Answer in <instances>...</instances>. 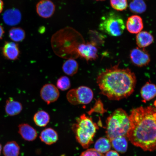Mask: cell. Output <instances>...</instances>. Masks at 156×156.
Returning a JSON list of instances; mask_svg holds the SVG:
<instances>
[{
	"label": "cell",
	"instance_id": "1",
	"mask_svg": "<svg viewBox=\"0 0 156 156\" xmlns=\"http://www.w3.org/2000/svg\"><path fill=\"white\" fill-rule=\"evenodd\" d=\"M129 117L130 127L126 137L144 151L156 150V107H137L131 111Z\"/></svg>",
	"mask_w": 156,
	"mask_h": 156
},
{
	"label": "cell",
	"instance_id": "2",
	"mask_svg": "<svg viewBox=\"0 0 156 156\" xmlns=\"http://www.w3.org/2000/svg\"><path fill=\"white\" fill-rule=\"evenodd\" d=\"M97 83L102 94L110 100L119 101L129 97L133 93L136 78L131 70L122 69L117 65L99 74Z\"/></svg>",
	"mask_w": 156,
	"mask_h": 156
},
{
	"label": "cell",
	"instance_id": "3",
	"mask_svg": "<svg viewBox=\"0 0 156 156\" xmlns=\"http://www.w3.org/2000/svg\"><path fill=\"white\" fill-rule=\"evenodd\" d=\"M98 126L92 119L83 114L78 118L72 129L77 141L84 149H87L93 143Z\"/></svg>",
	"mask_w": 156,
	"mask_h": 156
},
{
	"label": "cell",
	"instance_id": "4",
	"mask_svg": "<svg viewBox=\"0 0 156 156\" xmlns=\"http://www.w3.org/2000/svg\"><path fill=\"white\" fill-rule=\"evenodd\" d=\"M106 122V134L110 141L118 136L126 137L130 127V121L125 111L121 108L117 109L107 118Z\"/></svg>",
	"mask_w": 156,
	"mask_h": 156
},
{
	"label": "cell",
	"instance_id": "5",
	"mask_svg": "<svg viewBox=\"0 0 156 156\" xmlns=\"http://www.w3.org/2000/svg\"><path fill=\"white\" fill-rule=\"evenodd\" d=\"M125 26L124 20L120 15L111 12L102 17L99 28L110 36L118 37L123 33Z\"/></svg>",
	"mask_w": 156,
	"mask_h": 156
},
{
	"label": "cell",
	"instance_id": "6",
	"mask_svg": "<svg viewBox=\"0 0 156 156\" xmlns=\"http://www.w3.org/2000/svg\"><path fill=\"white\" fill-rule=\"evenodd\" d=\"M93 91L88 87L81 86L68 91L67 94L68 101L72 105H87L92 101Z\"/></svg>",
	"mask_w": 156,
	"mask_h": 156
},
{
	"label": "cell",
	"instance_id": "7",
	"mask_svg": "<svg viewBox=\"0 0 156 156\" xmlns=\"http://www.w3.org/2000/svg\"><path fill=\"white\" fill-rule=\"evenodd\" d=\"M77 52L78 56L87 61L94 60L98 57V47L90 42L81 43L78 46Z\"/></svg>",
	"mask_w": 156,
	"mask_h": 156
},
{
	"label": "cell",
	"instance_id": "8",
	"mask_svg": "<svg viewBox=\"0 0 156 156\" xmlns=\"http://www.w3.org/2000/svg\"><path fill=\"white\" fill-rule=\"evenodd\" d=\"M130 60L133 64L138 67L147 66L151 62L149 52L144 48H136L130 51Z\"/></svg>",
	"mask_w": 156,
	"mask_h": 156
},
{
	"label": "cell",
	"instance_id": "9",
	"mask_svg": "<svg viewBox=\"0 0 156 156\" xmlns=\"http://www.w3.org/2000/svg\"><path fill=\"white\" fill-rule=\"evenodd\" d=\"M59 96L60 93L58 89L52 84H46L41 90V98L48 105L55 102L58 100Z\"/></svg>",
	"mask_w": 156,
	"mask_h": 156
},
{
	"label": "cell",
	"instance_id": "10",
	"mask_svg": "<svg viewBox=\"0 0 156 156\" xmlns=\"http://www.w3.org/2000/svg\"><path fill=\"white\" fill-rule=\"evenodd\" d=\"M37 14L44 18H48L52 16L55 11V6L50 0H41L36 5Z\"/></svg>",
	"mask_w": 156,
	"mask_h": 156
},
{
	"label": "cell",
	"instance_id": "11",
	"mask_svg": "<svg viewBox=\"0 0 156 156\" xmlns=\"http://www.w3.org/2000/svg\"><path fill=\"white\" fill-rule=\"evenodd\" d=\"M126 27L130 34H138L141 32L144 28L143 20L139 16L132 15L127 20Z\"/></svg>",
	"mask_w": 156,
	"mask_h": 156
},
{
	"label": "cell",
	"instance_id": "12",
	"mask_svg": "<svg viewBox=\"0 0 156 156\" xmlns=\"http://www.w3.org/2000/svg\"><path fill=\"white\" fill-rule=\"evenodd\" d=\"M2 52L6 58L11 60L17 59L20 54L18 45L14 42H5L3 48Z\"/></svg>",
	"mask_w": 156,
	"mask_h": 156
},
{
	"label": "cell",
	"instance_id": "13",
	"mask_svg": "<svg viewBox=\"0 0 156 156\" xmlns=\"http://www.w3.org/2000/svg\"><path fill=\"white\" fill-rule=\"evenodd\" d=\"M21 15L20 11L16 9H11L5 12L3 16V21L5 24L14 26L20 23Z\"/></svg>",
	"mask_w": 156,
	"mask_h": 156
},
{
	"label": "cell",
	"instance_id": "14",
	"mask_svg": "<svg viewBox=\"0 0 156 156\" xmlns=\"http://www.w3.org/2000/svg\"><path fill=\"white\" fill-rule=\"evenodd\" d=\"M18 127L19 133L25 141H34L37 136L36 130L28 124H20Z\"/></svg>",
	"mask_w": 156,
	"mask_h": 156
},
{
	"label": "cell",
	"instance_id": "15",
	"mask_svg": "<svg viewBox=\"0 0 156 156\" xmlns=\"http://www.w3.org/2000/svg\"><path fill=\"white\" fill-rule=\"evenodd\" d=\"M140 93L142 102H148L156 97V86L153 83L147 82L141 88Z\"/></svg>",
	"mask_w": 156,
	"mask_h": 156
},
{
	"label": "cell",
	"instance_id": "16",
	"mask_svg": "<svg viewBox=\"0 0 156 156\" xmlns=\"http://www.w3.org/2000/svg\"><path fill=\"white\" fill-rule=\"evenodd\" d=\"M40 139L42 142L48 145L56 143L58 140L57 132L52 128H47L41 132Z\"/></svg>",
	"mask_w": 156,
	"mask_h": 156
},
{
	"label": "cell",
	"instance_id": "17",
	"mask_svg": "<svg viewBox=\"0 0 156 156\" xmlns=\"http://www.w3.org/2000/svg\"><path fill=\"white\" fill-rule=\"evenodd\" d=\"M23 110L22 104L20 102L9 98L6 101L5 112L10 116H14L18 115Z\"/></svg>",
	"mask_w": 156,
	"mask_h": 156
},
{
	"label": "cell",
	"instance_id": "18",
	"mask_svg": "<svg viewBox=\"0 0 156 156\" xmlns=\"http://www.w3.org/2000/svg\"><path fill=\"white\" fill-rule=\"evenodd\" d=\"M154 41L153 35L147 31H142L136 36V44L140 48L147 47L153 43Z\"/></svg>",
	"mask_w": 156,
	"mask_h": 156
},
{
	"label": "cell",
	"instance_id": "19",
	"mask_svg": "<svg viewBox=\"0 0 156 156\" xmlns=\"http://www.w3.org/2000/svg\"><path fill=\"white\" fill-rule=\"evenodd\" d=\"M126 137L118 136L111 140V145L116 151L120 153H126L128 148V142Z\"/></svg>",
	"mask_w": 156,
	"mask_h": 156
},
{
	"label": "cell",
	"instance_id": "20",
	"mask_svg": "<svg viewBox=\"0 0 156 156\" xmlns=\"http://www.w3.org/2000/svg\"><path fill=\"white\" fill-rule=\"evenodd\" d=\"M79 64L73 58H69L64 62L62 69L66 75L73 76L77 73L79 70Z\"/></svg>",
	"mask_w": 156,
	"mask_h": 156
},
{
	"label": "cell",
	"instance_id": "21",
	"mask_svg": "<svg viewBox=\"0 0 156 156\" xmlns=\"http://www.w3.org/2000/svg\"><path fill=\"white\" fill-rule=\"evenodd\" d=\"M34 120L37 126L43 127L49 122L50 116L47 112L43 110L39 111L34 115Z\"/></svg>",
	"mask_w": 156,
	"mask_h": 156
},
{
	"label": "cell",
	"instance_id": "22",
	"mask_svg": "<svg viewBox=\"0 0 156 156\" xmlns=\"http://www.w3.org/2000/svg\"><path fill=\"white\" fill-rule=\"evenodd\" d=\"M20 147L15 141L8 142L4 146L3 153L5 156H18Z\"/></svg>",
	"mask_w": 156,
	"mask_h": 156
},
{
	"label": "cell",
	"instance_id": "23",
	"mask_svg": "<svg viewBox=\"0 0 156 156\" xmlns=\"http://www.w3.org/2000/svg\"><path fill=\"white\" fill-rule=\"evenodd\" d=\"M111 147L112 145L108 138L101 137L95 142L94 149L99 153L103 154L110 151Z\"/></svg>",
	"mask_w": 156,
	"mask_h": 156
},
{
	"label": "cell",
	"instance_id": "24",
	"mask_svg": "<svg viewBox=\"0 0 156 156\" xmlns=\"http://www.w3.org/2000/svg\"><path fill=\"white\" fill-rule=\"evenodd\" d=\"M129 7L132 12L141 14L145 12L147 5L144 0H132L129 4Z\"/></svg>",
	"mask_w": 156,
	"mask_h": 156
},
{
	"label": "cell",
	"instance_id": "25",
	"mask_svg": "<svg viewBox=\"0 0 156 156\" xmlns=\"http://www.w3.org/2000/svg\"><path fill=\"white\" fill-rule=\"evenodd\" d=\"M9 36L12 40L15 42L22 41L25 37V33L20 28H13L9 31Z\"/></svg>",
	"mask_w": 156,
	"mask_h": 156
},
{
	"label": "cell",
	"instance_id": "26",
	"mask_svg": "<svg viewBox=\"0 0 156 156\" xmlns=\"http://www.w3.org/2000/svg\"><path fill=\"white\" fill-rule=\"evenodd\" d=\"M89 36L90 42L98 47L104 43V37L97 31H90Z\"/></svg>",
	"mask_w": 156,
	"mask_h": 156
},
{
	"label": "cell",
	"instance_id": "27",
	"mask_svg": "<svg viewBox=\"0 0 156 156\" xmlns=\"http://www.w3.org/2000/svg\"><path fill=\"white\" fill-rule=\"evenodd\" d=\"M56 86L58 89L62 91H66L71 87V81L69 78L66 76H63L58 80Z\"/></svg>",
	"mask_w": 156,
	"mask_h": 156
},
{
	"label": "cell",
	"instance_id": "28",
	"mask_svg": "<svg viewBox=\"0 0 156 156\" xmlns=\"http://www.w3.org/2000/svg\"><path fill=\"white\" fill-rule=\"evenodd\" d=\"M110 2L111 6L117 11L125 10L128 7L127 0H110Z\"/></svg>",
	"mask_w": 156,
	"mask_h": 156
},
{
	"label": "cell",
	"instance_id": "29",
	"mask_svg": "<svg viewBox=\"0 0 156 156\" xmlns=\"http://www.w3.org/2000/svg\"><path fill=\"white\" fill-rule=\"evenodd\" d=\"M105 111H106L105 110L102 102H101L100 99H99L96 101L93 108L88 112V114L90 115L93 112H95L103 114L105 112Z\"/></svg>",
	"mask_w": 156,
	"mask_h": 156
},
{
	"label": "cell",
	"instance_id": "30",
	"mask_svg": "<svg viewBox=\"0 0 156 156\" xmlns=\"http://www.w3.org/2000/svg\"><path fill=\"white\" fill-rule=\"evenodd\" d=\"M80 156H105L94 149H88L82 153Z\"/></svg>",
	"mask_w": 156,
	"mask_h": 156
},
{
	"label": "cell",
	"instance_id": "31",
	"mask_svg": "<svg viewBox=\"0 0 156 156\" xmlns=\"http://www.w3.org/2000/svg\"><path fill=\"white\" fill-rule=\"evenodd\" d=\"M105 156H120V155L116 151H110L107 152Z\"/></svg>",
	"mask_w": 156,
	"mask_h": 156
},
{
	"label": "cell",
	"instance_id": "32",
	"mask_svg": "<svg viewBox=\"0 0 156 156\" xmlns=\"http://www.w3.org/2000/svg\"><path fill=\"white\" fill-rule=\"evenodd\" d=\"M4 30L1 25H0V40L2 38L4 34Z\"/></svg>",
	"mask_w": 156,
	"mask_h": 156
},
{
	"label": "cell",
	"instance_id": "33",
	"mask_svg": "<svg viewBox=\"0 0 156 156\" xmlns=\"http://www.w3.org/2000/svg\"><path fill=\"white\" fill-rule=\"evenodd\" d=\"M4 6V3L2 0H0V13L3 11Z\"/></svg>",
	"mask_w": 156,
	"mask_h": 156
},
{
	"label": "cell",
	"instance_id": "34",
	"mask_svg": "<svg viewBox=\"0 0 156 156\" xmlns=\"http://www.w3.org/2000/svg\"><path fill=\"white\" fill-rule=\"evenodd\" d=\"M2 150V146L1 144H0V155H1V151Z\"/></svg>",
	"mask_w": 156,
	"mask_h": 156
},
{
	"label": "cell",
	"instance_id": "35",
	"mask_svg": "<svg viewBox=\"0 0 156 156\" xmlns=\"http://www.w3.org/2000/svg\"><path fill=\"white\" fill-rule=\"evenodd\" d=\"M95 1H106V0H95Z\"/></svg>",
	"mask_w": 156,
	"mask_h": 156
},
{
	"label": "cell",
	"instance_id": "36",
	"mask_svg": "<svg viewBox=\"0 0 156 156\" xmlns=\"http://www.w3.org/2000/svg\"><path fill=\"white\" fill-rule=\"evenodd\" d=\"M154 105L155 107L156 108V100L154 102Z\"/></svg>",
	"mask_w": 156,
	"mask_h": 156
}]
</instances>
